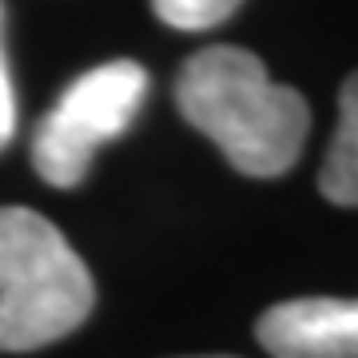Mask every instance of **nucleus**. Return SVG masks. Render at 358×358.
Returning a JSON list of instances; mask_svg holds the SVG:
<instances>
[{"instance_id": "0eeeda50", "label": "nucleus", "mask_w": 358, "mask_h": 358, "mask_svg": "<svg viewBox=\"0 0 358 358\" xmlns=\"http://www.w3.org/2000/svg\"><path fill=\"white\" fill-rule=\"evenodd\" d=\"M16 136V92L8 76V52H4V4H0V152Z\"/></svg>"}, {"instance_id": "20e7f679", "label": "nucleus", "mask_w": 358, "mask_h": 358, "mask_svg": "<svg viewBox=\"0 0 358 358\" xmlns=\"http://www.w3.org/2000/svg\"><path fill=\"white\" fill-rule=\"evenodd\" d=\"M255 338L275 358H358V299H291L259 315Z\"/></svg>"}, {"instance_id": "f257e3e1", "label": "nucleus", "mask_w": 358, "mask_h": 358, "mask_svg": "<svg viewBox=\"0 0 358 358\" xmlns=\"http://www.w3.org/2000/svg\"><path fill=\"white\" fill-rule=\"evenodd\" d=\"M176 103L235 171L255 179L294 167L310 131L307 100L294 88L275 84L255 52L231 44H211L183 60Z\"/></svg>"}, {"instance_id": "6e6552de", "label": "nucleus", "mask_w": 358, "mask_h": 358, "mask_svg": "<svg viewBox=\"0 0 358 358\" xmlns=\"http://www.w3.org/2000/svg\"><path fill=\"white\" fill-rule=\"evenodd\" d=\"M203 358H227V355H203Z\"/></svg>"}, {"instance_id": "f03ea898", "label": "nucleus", "mask_w": 358, "mask_h": 358, "mask_svg": "<svg viewBox=\"0 0 358 358\" xmlns=\"http://www.w3.org/2000/svg\"><path fill=\"white\" fill-rule=\"evenodd\" d=\"M96 282L52 219L0 207V350H40L84 327Z\"/></svg>"}, {"instance_id": "7ed1b4c3", "label": "nucleus", "mask_w": 358, "mask_h": 358, "mask_svg": "<svg viewBox=\"0 0 358 358\" xmlns=\"http://www.w3.org/2000/svg\"><path fill=\"white\" fill-rule=\"evenodd\" d=\"M148 96V72L136 60H108L88 68L60 92L36 124L32 167L52 187H76L88 176L96 148L124 136Z\"/></svg>"}, {"instance_id": "423d86ee", "label": "nucleus", "mask_w": 358, "mask_h": 358, "mask_svg": "<svg viewBox=\"0 0 358 358\" xmlns=\"http://www.w3.org/2000/svg\"><path fill=\"white\" fill-rule=\"evenodd\" d=\"M243 0H152L155 16L179 32H207L235 16Z\"/></svg>"}, {"instance_id": "39448f33", "label": "nucleus", "mask_w": 358, "mask_h": 358, "mask_svg": "<svg viewBox=\"0 0 358 358\" xmlns=\"http://www.w3.org/2000/svg\"><path fill=\"white\" fill-rule=\"evenodd\" d=\"M319 192L338 207H358V72L338 92V128L319 167Z\"/></svg>"}]
</instances>
